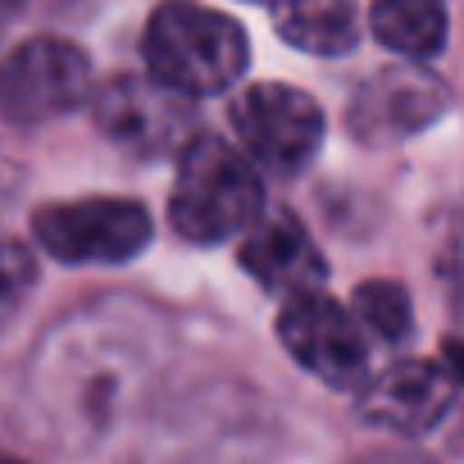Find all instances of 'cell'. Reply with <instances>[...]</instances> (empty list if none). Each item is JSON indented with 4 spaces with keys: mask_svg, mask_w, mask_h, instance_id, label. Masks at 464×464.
Listing matches in <instances>:
<instances>
[{
    "mask_svg": "<svg viewBox=\"0 0 464 464\" xmlns=\"http://www.w3.org/2000/svg\"><path fill=\"white\" fill-rule=\"evenodd\" d=\"M260 214H265V187L246 150L205 132L178 150V178L169 191V223L178 237L214 246L246 232Z\"/></svg>",
    "mask_w": 464,
    "mask_h": 464,
    "instance_id": "obj_1",
    "label": "cell"
},
{
    "mask_svg": "<svg viewBox=\"0 0 464 464\" xmlns=\"http://www.w3.org/2000/svg\"><path fill=\"white\" fill-rule=\"evenodd\" d=\"M146 69L187 96H214L246 69V33L237 19L196 0H164L141 37Z\"/></svg>",
    "mask_w": 464,
    "mask_h": 464,
    "instance_id": "obj_2",
    "label": "cell"
},
{
    "mask_svg": "<svg viewBox=\"0 0 464 464\" xmlns=\"http://www.w3.org/2000/svg\"><path fill=\"white\" fill-rule=\"evenodd\" d=\"M33 237L64 265H123L150 246V214L137 200H55L33 214Z\"/></svg>",
    "mask_w": 464,
    "mask_h": 464,
    "instance_id": "obj_3",
    "label": "cell"
},
{
    "mask_svg": "<svg viewBox=\"0 0 464 464\" xmlns=\"http://www.w3.org/2000/svg\"><path fill=\"white\" fill-rule=\"evenodd\" d=\"M278 337L292 351L301 369H310L319 382L337 392H364L369 387V337L355 310L337 305L324 287L287 296Z\"/></svg>",
    "mask_w": 464,
    "mask_h": 464,
    "instance_id": "obj_4",
    "label": "cell"
},
{
    "mask_svg": "<svg viewBox=\"0 0 464 464\" xmlns=\"http://www.w3.org/2000/svg\"><path fill=\"white\" fill-rule=\"evenodd\" d=\"M227 119H232V132H237L242 150L265 173H278V178L301 173L319 155V141H324L319 105L305 92L283 87V82L246 87L227 105Z\"/></svg>",
    "mask_w": 464,
    "mask_h": 464,
    "instance_id": "obj_5",
    "label": "cell"
},
{
    "mask_svg": "<svg viewBox=\"0 0 464 464\" xmlns=\"http://www.w3.org/2000/svg\"><path fill=\"white\" fill-rule=\"evenodd\" d=\"M92 114H96V128H101L105 141H114L119 150L141 155V160L182 150V137L196 123L191 96L169 87L164 78H155L150 69L146 73L110 78L96 92Z\"/></svg>",
    "mask_w": 464,
    "mask_h": 464,
    "instance_id": "obj_6",
    "label": "cell"
},
{
    "mask_svg": "<svg viewBox=\"0 0 464 464\" xmlns=\"http://www.w3.org/2000/svg\"><path fill=\"white\" fill-rule=\"evenodd\" d=\"M92 96V64L64 37H33L5 60V114L10 123H46L78 110Z\"/></svg>",
    "mask_w": 464,
    "mask_h": 464,
    "instance_id": "obj_7",
    "label": "cell"
},
{
    "mask_svg": "<svg viewBox=\"0 0 464 464\" xmlns=\"http://www.w3.org/2000/svg\"><path fill=\"white\" fill-rule=\"evenodd\" d=\"M446 110V87L419 64H392L355 87L346 105V128L364 146H392L428 128Z\"/></svg>",
    "mask_w": 464,
    "mask_h": 464,
    "instance_id": "obj_8",
    "label": "cell"
},
{
    "mask_svg": "<svg viewBox=\"0 0 464 464\" xmlns=\"http://www.w3.org/2000/svg\"><path fill=\"white\" fill-rule=\"evenodd\" d=\"M242 269L274 296H301L324 287L328 265L319 256V246L310 242L305 223L292 209H269L260 214L246 232H242V246H237Z\"/></svg>",
    "mask_w": 464,
    "mask_h": 464,
    "instance_id": "obj_9",
    "label": "cell"
},
{
    "mask_svg": "<svg viewBox=\"0 0 464 464\" xmlns=\"http://www.w3.org/2000/svg\"><path fill=\"white\" fill-rule=\"evenodd\" d=\"M450 392H455V373L446 364L401 360V364H392L387 373H378L364 387L360 414H364V423H373L382 432L423 437V432H432L446 419Z\"/></svg>",
    "mask_w": 464,
    "mask_h": 464,
    "instance_id": "obj_10",
    "label": "cell"
},
{
    "mask_svg": "<svg viewBox=\"0 0 464 464\" xmlns=\"http://www.w3.org/2000/svg\"><path fill=\"white\" fill-rule=\"evenodd\" d=\"M274 28L283 42L310 55H346L360 42V19L351 0H283L274 5Z\"/></svg>",
    "mask_w": 464,
    "mask_h": 464,
    "instance_id": "obj_11",
    "label": "cell"
},
{
    "mask_svg": "<svg viewBox=\"0 0 464 464\" xmlns=\"http://www.w3.org/2000/svg\"><path fill=\"white\" fill-rule=\"evenodd\" d=\"M369 28L401 60H432L446 46L441 0H373Z\"/></svg>",
    "mask_w": 464,
    "mask_h": 464,
    "instance_id": "obj_12",
    "label": "cell"
},
{
    "mask_svg": "<svg viewBox=\"0 0 464 464\" xmlns=\"http://www.w3.org/2000/svg\"><path fill=\"white\" fill-rule=\"evenodd\" d=\"M351 310L360 314V324H364L373 337H382V342H392V346L410 337V292H405L401 283H387V278L364 283V287L355 292Z\"/></svg>",
    "mask_w": 464,
    "mask_h": 464,
    "instance_id": "obj_13",
    "label": "cell"
},
{
    "mask_svg": "<svg viewBox=\"0 0 464 464\" xmlns=\"http://www.w3.org/2000/svg\"><path fill=\"white\" fill-rule=\"evenodd\" d=\"M5 265H10V310L19 305V296H24V287H28V251L19 246V242H10V251H5Z\"/></svg>",
    "mask_w": 464,
    "mask_h": 464,
    "instance_id": "obj_14",
    "label": "cell"
},
{
    "mask_svg": "<svg viewBox=\"0 0 464 464\" xmlns=\"http://www.w3.org/2000/svg\"><path fill=\"white\" fill-rule=\"evenodd\" d=\"M441 364L455 373V382H464V337H450V342H446V355H441Z\"/></svg>",
    "mask_w": 464,
    "mask_h": 464,
    "instance_id": "obj_15",
    "label": "cell"
},
{
    "mask_svg": "<svg viewBox=\"0 0 464 464\" xmlns=\"http://www.w3.org/2000/svg\"><path fill=\"white\" fill-rule=\"evenodd\" d=\"M256 5H283V0H256Z\"/></svg>",
    "mask_w": 464,
    "mask_h": 464,
    "instance_id": "obj_16",
    "label": "cell"
},
{
    "mask_svg": "<svg viewBox=\"0 0 464 464\" xmlns=\"http://www.w3.org/2000/svg\"><path fill=\"white\" fill-rule=\"evenodd\" d=\"M459 446H464V432H459Z\"/></svg>",
    "mask_w": 464,
    "mask_h": 464,
    "instance_id": "obj_17",
    "label": "cell"
}]
</instances>
